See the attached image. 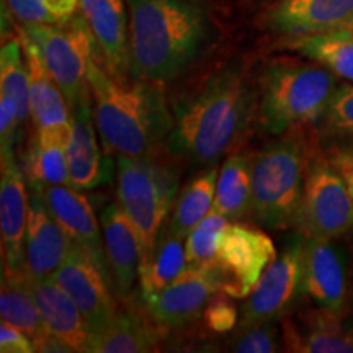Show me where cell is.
I'll return each mask as SVG.
<instances>
[{
	"instance_id": "1",
	"label": "cell",
	"mask_w": 353,
	"mask_h": 353,
	"mask_svg": "<svg viewBox=\"0 0 353 353\" xmlns=\"http://www.w3.org/2000/svg\"><path fill=\"white\" fill-rule=\"evenodd\" d=\"M257 92L241 70H223L175 105L167 148L193 167H211L244 139Z\"/></svg>"
},
{
	"instance_id": "2",
	"label": "cell",
	"mask_w": 353,
	"mask_h": 353,
	"mask_svg": "<svg viewBox=\"0 0 353 353\" xmlns=\"http://www.w3.org/2000/svg\"><path fill=\"white\" fill-rule=\"evenodd\" d=\"M132 77L174 81L200 57L211 38L205 10L192 0H128Z\"/></svg>"
},
{
	"instance_id": "3",
	"label": "cell",
	"mask_w": 353,
	"mask_h": 353,
	"mask_svg": "<svg viewBox=\"0 0 353 353\" xmlns=\"http://www.w3.org/2000/svg\"><path fill=\"white\" fill-rule=\"evenodd\" d=\"M97 131L107 152L130 157H154L169 138L174 114L152 82H125L94 61L88 74Z\"/></svg>"
},
{
	"instance_id": "4",
	"label": "cell",
	"mask_w": 353,
	"mask_h": 353,
	"mask_svg": "<svg viewBox=\"0 0 353 353\" xmlns=\"http://www.w3.org/2000/svg\"><path fill=\"white\" fill-rule=\"evenodd\" d=\"M339 85V77L321 64H272L260 79V125L273 136L316 125Z\"/></svg>"
},
{
	"instance_id": "5",
	"label": "cell",
	"mask_w": 353,
	"mask_h": 353,
	"mask_svg": "<svg viewBox=\"0 0 353 353\" xmlns=\"http://www.w3.org/2000/svg\"><path fill=\"white\" fill-rule=\"evenodd\" d=\"M309 164L311 154L301 130L280 134L255 156L250 213L259 224L270 229L293 226Z\"/></svg>"
},
{
	"instance_id": "6",
	"label": "cell",
	"mask_w": 353,
	"mask_h": 353,
	"mask_svg": "<svg viewBox=\"0 0 353 353\" xmlns=\"http://www.w3.org/2000/svg\"><path fill=\"white\" fill-rule=\"evenodd\" d=\"M117 169V203L136 228L145 254L174 210L179 175L170 167L154 161V157L123 154H118Z\"/></svg>"
},
{
	"instance_id": "7",
	"label": "cell",
	"mask_w": 353,
	"mask_h": 353,
	"mask_svg": "<svg viewBox=\"0 0 353 353\" xmlns=\"http://www.w3.org/2000/svg\"><path fill=\"white\" fill-rule=\"evenodd\" d=\"M21 34L37 44L70 110L92 95L88 74L97 41L82 13L61 23L25 25Z\"/></svg>"
},
{
	"instance_id": "8",
	"label": "cell",
	"mask_w": 353,
	"mask_h": 353,
	"mask_svg": "<svg viewBox=\"0 0 353 353\" xmlns=\"http://www.w3.org/2000/svg\"><path fill=\"white\" fill-rule=\"evenodd\" d=\"M294 228L306 237L339 239L353 231V198L324 154L311 157Z\"/></svg>"
},
{
	"instance_id": "9",
	"label": "cell",
	"mask_w": 353,
	"mask_h": 353,
	"mask_svg": "<svg viewBox=\"0 0 353 353\" xmlns=\"http://www.w3.org/2000/svg\"><path fill=\"white\" fill-rule=\"evenodd\" d=\"M304 236L291 237L247 296L237 330L283 319L303 293Z\"/></svg>"
},
{
	"instance_id": "10",
	"label": "cell",
	"mask_w": 353,
	"mask_h": 353,
	"mask_svg": "<svg viewBox=\"0 0 353 353\" xmlns=\"http://www.w3.org/2000/svg\"><path fill=\"white\" fill-rule=\"evenodd\" d=\"M276 255L275 245L262 229L231 223L216 255L224 275L221 290L232 298H247Z\"/></svg>"
},
{
	"instance_id": "11",
	"label": "cell",
	"mask_w": 353,
	"mask_h": 353,
	"mask_svg": "<svg viewBox=\"0 0 353 353\" xmlns=\"http://www.w3.org/2000/svg\"><path fill=\"white\" fill-rule=\"evenodd\" d=\"M224 275L218 260L188 267L174 283L145 299L149 314L165 327H182L201 316L214 293L223 288Z\"/></svg>"
},
{
	"instance_id": "12",
	"label": "cell",
	"mask_w": 353,
	"mask_h": 353,
	"mask_svg": "<svg viewBox=\"0 0 353 353\" xmlns=\"http://www.w3.org/2000/svg\"><path fill=\"white\" fill-rule=\"evenodd\" d=\"M51 278L74 299L94 335L101 332L117 316L108 272L83 247L74 244L69 257Z\"/></svg>"
},
{
	"instance_id": "13",
	"label": "cell",
	"mask_w": 353,
	"mask_h": 353,
	"mask_svg": "<svg viewBox=\"0 0 353 353\" xmlns=\"http://www.w3.org/2000/svg\"><path fill=\"white\" fill-rule=\"evenodd\" d=\"M303 293L316 306L347 314V257L335 239L304 236Z\"/></svg>"
},
{
	"instance_id": "14",
	"label": "cell",
	"mask_w": 353,
	"mask_h": 353,
	"mask_svg": "<svg viewBox=\"0 0 353 353\" xmlns=\"http://www.w3.org/2000/svg\"><path fill=\"white\" fill-rule=\"evenodd\" d=\"M263 21L290 38L353 28V0H276Z\"/></svg>"
},
{
	"instance_id": "15",
	"label": "cell",
	"mask_w": 353,
	"mask_h": 353,
	"mask_svg": "<svg viewBox=\"0 0 353 353\" xmlns=\"http://www.w3.org/2000/svg\"><path fill=\"white\" fill-rule=\"evenodd\" d=\"M0 157V234L3 268L26 270L25 234L30 203L26 195V176L17 164L15 152L2 151Z\"/></svg>"
},
{
	"instance_id": "16",
	"label": "cell",
	"mask_w": 353,
	"mask_h": 353,
	"mask_svg": "<svg viewBox=\"0 0 353 353\" xmlns=\"http://www.w3.org/2000/svg\"><path fill=\"white\" fill-rule=\"evenodd\" d=\"M76 242L54 219L38 192H32L25 234L26 273L33 280L51 276L65 262Z\"/></svg>"
},
{
	"instance_id": "17",
	"label": "cell",
	"mask_w": 353,
	"mask_h": 353,
	"mask_svg": "<svg viewBox=\"0 0 353 353\" xmlns=\"http://www.w3.org/2000/svg\"><path fill=\"white\" fill-rule=\"evenodd\" d=\"M281 347L296 353H353V324L324 307L281 322Z\"/></svg>"
},
{
	"instance_id": "18",
	"label": "cell",
	"mask_w": 353,
	"mask_h": 353,
	"mask_svg": "<svg viewBox=\"0 0 353 353\" xmlns=\"http://www.w3.org/2000/svg\"><path fill=\"white\" fill-rule=\"evenodd\" d=\"M33 192H38L43 196L51 214L69 234L70 239L83 247L100 263V267L110 273L105 257L103 232L90 201L81 190L72 185H50Z\"/></svg>"
},
{
	"instance_id": "19",
	"label": "cell",
	"mask_w": 353,
	"mask_h": 353,
	"mask_svg": "<svg viewBox=\"0 0 353 353\" xmlns=\"http://www.w3.org/2000/svg\"><path fill=\"white\" fill-rule=\"evenodd\" d=\"M30 281L34 301L50 334L59 339L70 352H90L94 332L63 286L57 285L51 276L38 280L30 278Z\"/></svg>"
},
{
	"instance_id": "20",
	"label": "cell",
	"mask_w": 353,
	"mask_h": 353,
	"mask_svg": "<svg viewBox=\"0 0 353 353\" xmlns=\"http://www.w3.org/2000/svg\"><path fill=\"white\" fill-rule=\"evenodd\" d=\"M100 221L110 275L121 296H128L139 278L143 257L139 236L118 203H112L101 211Z\"/></svg>"
},
{
	"instance_id": "21",
	"label": "cell",
	"mask_w": 353,
	"mask_h": 353,
	"mask_svg": "<svg viewBox=\"0 0 353 353\" xmlns=\"http://www.w3.org/2000/svg\"><path fill=\"white\" fill-rule=\"evenodd\" d=\"M92 100H82L70 110L72 114V134L68 145V165L70 185L79 190L99 187L105 179V164L101 149L97 143V125Z\"/></svg>"
},
{
	"instance_id": "22",
	"label": "cell",
	"mask_w": 353,
	"mask_h": 353,
	"mask_svg": "<svg viewBox=\"0 0 353 353\" xmlns=\"http://www.w3.org/2000/svg\"><path fill=\"white\" fill-rule=\"evenodd\" d=\"M81 13L110 69L121 76L130 68V30L123 0H81Z\"/></svg>"
},
{
	"instance_id": "23",
	"label": "cell",
	"mask_w": 353,
	"mask_h": 353,
	"mask_svg": "<svg viewBox=\"0 0 353 353\" xmlns=\"http://www.w3.org/2000/svg\"><path fill=\"white\" fill-rule=\"evenodd\" d=\"M0 317L2 322H7L28 335L33 342L34 352H46L50 342L54 339V335L50 334L44 325L26 270H2Z\"/></svg>"
},
{
	"instance_id": "24",
	"label": "cell",
	"mask_w": 353,
	"mask_h": 353,
	"mask_svg": "<svg viewBox=\"0 0 353 353\" xmlns=\"http://www.w3.org/2000/svg\"><path fill=\"white\" fill-rule=\"evenodd\" d=\"M30 81V107L32 120L37 130L51 126L72 125V114L65 95L48 70L37 44L21 34Z\"/></svg>"
},
{
	"instance_id": "25",
	"label": "cell",
	"mask_w": 353,
	"mask_h": 353,
	"mask_svg": "<svg viewBox=\"0 0 353 353\" xmlns=\"http://www.w3.org/2000/svg\"><path fill=\"white\" fill-rule=\"evenodd\" d=\"M188 268L185 241L164 228L139 263L138 285L141 298L148 299L161 293Z\"/></svg>"
},
{
	"instance_id": "26",
	"label": "cell",
	"mask_w": 353,
	"mask_h": 353,
	"mask_svg": "<svg viewBox=\"0 0 353 353\" xmlns=\"http://www.w3.org/2000/svg\"><path fill=\"white\" fill-rule=\"evenodd\" d=\"M252 167L254 159L247 154H234L221 167L213 210L229 221H239L250 213Z\"/></svg>"
},
{
	"instance_id": "27",
	"label": "cell",
	"mask_w": 353,
	"mask_h": 353,
	"mask_svg": "<svg viewBox=\"0 0 353 353\" xmlns=\"http://www.w3.org/2000/svg\"><path fill=\"white\" fill-rule=\"evenodd\" d=\"M159 330L134 312H117L101 332L94 335L88 353H145L156 350Z\"/></svg>"
},
{
	"instance_id": "28",
	"label": "cell",
	"mask_w": 353,
	"mask_h": 353,
	"mask_svg": "<svg viewBox=\"0 0 353 353\" xmlns=\"http://www.w3.org/2000/svg\"><path fill=\"white\" fill-rule=\"evenodd\" d=\"M286 46L324 65L337 77L353 82V28L290 38Z\"/></svg>"
},
{
	"instance_id": "29",
	"label": "cell",
	"mask_w": 353,
	"mask_h": 353,
	"mask_svg": "<svg viewBox=\"0 0 353 353\" xmlns=\"http://www.w3.org/2000/svg\"><path fill=\"white\" fill-rule=\"evenodd\" d=\"M218 175V169L211 165L180 190L167 224L174 236L185 241L192 229L213 210Z\"/></svg>"
},
{
	"instance_id": "30",
	"label": "cell",
	"mask_w": 353,
	"mask_h": 353,
	"mask_svg": "<svg viewBox=\"0 0 353 353\" xmlns=\"http://www.w3.org/2000/svg\"><path fill=\"white\" fill-rule=\"evenodd\" d=\"M25 170L32 190L50 185H70L68 148L61 143L34 136L25 159Z\"/></svg>"
},
{
	"instance_id": "31",
	"label": "cell",
	"mask_w": 353,
	"mask_h": 353,
	"mask_svg": "<svg viewBox=\"0 0 353 353\" xmlns=\"http://www.w3.org/2000/svg\"><path fill=\"white\" fill-rule=\"evenodd\" d=\"M0 94H7L15 99L21 125L28 120V117H32L28 68L20 38L3 43L0 51Z\"/></svg>"
},
{
	"instance_id": "32",
	"label": "cell",
	"mask_w": 353,
	"mask_h": 353,
	"mask_svg": "<svg viewBox=\"0 0 353 353\" xmlns=\"http://www.w3.org/2000/svg\"><path fill=\"white\" fill-rule=\"evenodd\" d=\"M231 221L218 211L211 210L203 218L185 239V252H187L188 267H196L216 259L221 241Z\"/></svg>"
},
{
	"instance_id": "33",
	"label": "cell",
	"mask_w": 353,
	"mask_h": 353,
	"mask_svg": "<svg viewBox=\"0 0 353 353\" xmlns=\"http://www.w3.org/2000/svg\"><path fill=\"white\" fill-rule=\"evenodd\" d=\"M281 347L275 322H262L252 327L237 330L229 350L239 353H273Z\"/></svg>"
},
{
	"instance_id": "34",
	"label": "cell",
	"mask_w": 353,
	"mask_h": 353,
	"mask_svg": "<svg viewBox=\"0 0 353 353\" xmlns=\"http://www.w3.org/2000/svg\"><path fill=\"white\" fill-rule=\"evenodd\" d=\"M321 121L330 134L353 136V82L339 85Z\"/></svg>"
},
{
	"instance_id": "35",
	"label": "cell",
	"mask_w": 353,
	"mask_h": 353,
	"mask_svg": "<svg viewBox=\"0 0 353 353\" xmlns=\"http://www.w3.org/2000/svg\"><path fill=\"white\" fill-rule=\"evenodd\" d=\"M203 321L214 334H228L236 327V324H239V311L232 301V296L223 290L214 293L203 311Z\"/></svg>"
},
{
	"instance_id": "36",
	"label": "cell",
	"mask_w": 353,
	"mask_h": 353,
	"mask_svg": "<svg viewBox=\"0 0 353 353\" xmlns=\"http://www.w3.org/2000/svg\"><path fill=\"white\" fill-rule=\"evenodd\" d=\"M20 126V112L15 99L0 94V151H13Z\"/></svg>"
},
{
	"instance_id": "37",
	"label": "cell",
	"mask_w": 353,
	"mask_h": 353,
	"mask_svg": "<svg viewBox=\"0 0 353 353\" xmlns=\"http://www.w3.org/2000/svg\"><path fill=\"white\" fill-rule=\"evenodd\" d=\"M324 156L342 176L353 198V136H343V139L330 145Z\"/></svg>"
},
{
	"instance_id": "38",
	"label": "cell",
	"mask_w": 353,
	"mask_h": 353,
	"mask_svg": "<svg viewBox=\"0 0 353 353\" xmlns=\"http://www.w3.org/2000/svg\"><path fill=\"white\" fill-rule=\"evenodd\" d=\"M7 3L21 23H54L50 12L44 7V0H7Z\"/></svg>"
},
{
	"instance_id": "39",
	"label": "cell",
	"mask_w": 353,
	"mask_h": 353,
	"mask_svg": "<svg viewBox=\"0 0 353 353\" xmlns=\"http://www.w3.org/2000/svg\"><path fill=\"white\" fill-rule=\"evenodd\" d=\"M0 352L2 353H32L33 342L25 332L13 325L2 322L0 325Z\"/></svg>"
},
{
	"instance_id": "40",
	"label": "cell",
	"mask_w": 353,
	"mask_h": 353,
	"mask_svg": "<svg viewBox=\"0 0 353 353\" xmlns=\"http://www.w3.org/2000/svg\"><path fill=\"white\" fill-rule=\"evenodd\" d=\"M44 7L50 12L54 23H61L76 15L81 8V0H44Z\"/></svg>"
}]
</instances>
